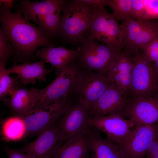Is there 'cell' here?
Segmentation results:
<instances>
[{"mask_svg": "<svg viewBox=\"0 0 158 158\" xmlns=\"http://www.w3.org/2000/svg\"><path fill=\"white\" fill-rule=\"evenodd\" d=\"M90 151L87 134L79 138L66 142L52 158H90Z\"/></svg>", "mask_w": 158, "mask_h": 158, "instance_id": "obj_22", "label": "cell"}, {"mask_svg": "<svg viewBox=\"0 0 158 158\" xmlns=\"http://www.w3.org/2000/svg\"><path fill=\"white\" fill-rule=\"evenodd\" d=\"M45 63L44 61L40 60L33 62H24L21 65L15 64L10 68H6L5 71L9 75L17 74L22 84H33L37 80L41 82L45 81L47 75L52 71V68L46 67Z\"/></svg>", "mask_w": 158, "mask_h": 158, "instance_id": "obj_20", "label": "cell"}, {"mask_svg": "<svg viewBox=\"0 0 158 158\" xmlns=\"http://www.w3.org/2000/svg\"><path fill=\"white\" fill-rule=\"evenodd\" d=\"M64 139L62 130L57 121L19 151L32 154L37 158H52L61 147Z\"/></svg>", "mask_w": 158, "mask_h": 158, "instance_id": "obj_11", "label": "cell"}, {"mask_svg": "<svg viewBox=\"0 0 158 158\" xmlns=\"http://www.w3.org/2000/svg\"><path fill=\"white\" fill-rule=\"evenodd\" d=\"M77 45L79 52L76 60L79 65L85 70L105 75L118 52L85 36Z\"/></svg>", "mask_w": 158, "mask_h": 158, "instance_id": "obj_5", "label": "cell"}, {"mask_svg": "<svg viewBox=\"0 0 158 158\" xmlns=\"http://www.w3.org/2000/svg\"><path fill=\"white\" fill-rule=\"evenodd\" d=\"M87 134L91 152L90 158H126L118 146L104 139L95 128L91 126Z\"/></svg>", "mask_w": 158, "mask_h": 158, "instance_id": "obj_21", "label": "cell"}, {"mask_svg": "<svg viewBox=\"0 0 158 158\" xmlns=\"http://www.w3.org/2000/svg\"><path fill=\"white\" fill-rule=\"evenodd\" d=\"M78 97L68 96L23 117L26 134L40 133L52 126Z\"/></svg>", "mask_w": 158, "mask_h": 158, "instance_id": "obj_9", "label": "cell"}, {"mask_svg": "<svg viewBox=\"0 0 158 158\" xmlns=\"http://www.w3.org/2000/svg\"><path fill=\"white\" fill-rule=\"evenodd\" d=\"M146 8V0H132L131 15L133 18L142 20Z\"/></svg>", "mask_w": 158, "mask_h": 158, "instance_id": "obj_28", "label": "cell"}, {"mask_svg": "<svg viewBox=\"0 0 158 158\" xmlns=\"http://www.w3.org/2000/svg\"><path fill=\"white\" fill-rule=\"evenodd\" d=\"M89 121L92 127L106 135L109 141L119 147L126 141L131 128L135 126L131 120L118 114L89 118Z\"/></svg>", "mask_w": 158, "mask_h": 158, "instance_id": "obj_10", "label": "cell"}, {"mask_svg": "<svg viewBox=\"0 0 158 158\" xmlns=\"http://www.w3.org/2000/svg\"><path fill=\"white\" fill-rule=\"evenodd\" d=\"M13 0H0V4L6 7L11 8L12 7Z\"/></svg>", "mask_w": 158, "mask_h": 158, "instance_id": "obj_33", "label": "cell"}, {"mask_svg": "<svg viewBox=\"0 0 158 158\" xmlns=\"http://www.w3.org/2000/svg\"><path fill=\"white\" fill-rule=\"evenodd\" d=\"M157 91L158 92V85H157Z\"/></svg>", "mask_w": 158, "mask_h": 158, "instance_id": "obj_35", "label": "cell"}, {"mask_svg": "<svg viewBox=\"0 0 158 158\" xmlns=\"http://www.w3.org/2000/svg\"><path fill=\"white\" fill-rule=\"evenodd\" d=\"M14 53V49L5 34L0 30V63L6 66Z\"/></svg>", "mask_w": 158, "mask_h": 158, "instance_id": "obj_26", "label": "cell"}, {"mask_svg": "<svg viewBox=\"0 0 158 158\" xmlns=\"http://www.w3.org/2000/svg\"><path fill=\"white\" fill-rule=\"evenodd\" d=\"M84 4L94 6L104 5V0H79Z\"/></svg>", "mask_w": 158, "mask_h": 158, "instance_id": "obj_32", "label": "cell"}, {"mask_svg": "<svg viewBox=\"0 0 158 158\" xmlns=\"http://www.w3.org/2000/svg\"><path fill=\"white\" fill-rule=\"evenodd\" d=\"M149 62L158 59V37L144 45L140 49Z\"/></svg>", "mask_w": 158, "mask_h": 158, "instance_id": "obj_27", "label": "cell"}, {"mask_svg": "<svg viewBox=\"0 0 158 158\" xmlns=\"http://www.w3.org/2000/svg\"><path fill=\"white\" fill-rule=\"evenodd\" d=\"M41 92V89L34 87L13 89L9 92L10 98L6 104L19 116L24 117L34 110Z\"/></svg>", "mask_w": 158, "mask_h": 158, "instance_id": "obj_18", "label": "cell"}, {"mask_svg": "<svg viewBox=\"0 0 158 158\" xmlns=\"http://www.w3.org/2000/svg\"><path fill=\"white\" fill-rule=\"evenodd\" d=\"M120 25L112 13L104 6H95L91 26L84 36L104 43L117 52L121 51L119 42Z\"/></svg>", "mask_w": 158, "mask_h": 158, "instance_id": "obj_7", "label": "cell"}, {"mask_svg": "<svg viewBox=\"0 0 158 158\" xmlns=\"http://www.w3.org/2000/svg\"><path fill=\"white\" fill-rule=\"evenodd\" d=\"M84 72L76 60L69 64L52 82L41 89L40 99L32 113L68 96L78 95Z\"/></svg>", "mask_w": 158, "mask_h": 158, "instance_id": "obj_3", "label": "cell"}, {"mask_svg": "<svg viewBox=\"0 0 158 158\" xmlns=\"http://www.w3.org/2000/svg\"><path fill=\"white\" fill-rule=\"evenodd\" d=\"M90 109L79 96L57 120L66 142L87 134L91 126L89 121Z\"/></svg>", "mask_w": 158, "mask_h": 158, "instance_id": "obj_8", "label": "cell"}, {"mask_svg": "<svg viewBox=\"0 0 158 158\" xmlns=\"http://www.w3.org/2000/svg\"><path fill=\"white\" fill-rule=\"evenodd\" d=\"M128 102L126 97L120 88L115 83L111 82L91 109L89 117L113 114L123 117Z\"/></svg>", "mask_w": 158, "mask_h": 158, "instance_id": "obj_14", "label": "cell"}, {"mask_svg": "<svg viewBox=\"0 0 158 158\" xmlns=\"http://www.w3.org/2000/svg\"><path fill=\"white\" fill-rule=\"evenodd\" d=\"M123 117L128 118L135 126L158 123V92L128 100Z\"/></svg>", "mask_w": 158, "mask_h": 158, "instance_id": "obj_13", "label": "cell"}, {"mask_svg": "<svg viewBox=\"0 0 158 158\" xmlns=\"http://www.w3.org/2000/svg\"><path fill=\"white\" fill-rule=\"evenodd\" d=\"M5 66L0 63V99L6 104L8 98L9 92L12 90L20 88L21 84L18 78L9 76L5 71Z\"/></svg>", "mask_w": 158, "mask_h": 158, "instance_id": "obj_24", "label": "cell"}, {"mask_svg": "<svg viewBox=\"0 0 158 158\" xmlns=\"http://www.w3.org/2000/svg\"><path fill=\"white\" fill-rule=\"evenodd\" d=\"M133 54L132 80L127 99L154 95L157 92L158 80L153 66L147 60L141 49Z\"/></svg>", "mask_w": 158, "mask_h": 158, "instance_id": "obj_6", "label": "cell"}, {"mask_svg": "<svg viewBox=\"0 0 158 158\" xmlns=\"http://www.w3.org/2000/svg\"><path fill=\"white\" fill-rule=\"evenodd\" d=\"M66 1L64 0H47L41 2L21 0L18 10L28 21L34 22L41 28L46 16L64 5Z\"/></svg>", "mask_w": 158, "mask_h": 158, "instance_id": "obj_19", "label": "cell"}, {"mask_svg": "<svg viewBox=\"0 0 158 158\" xmlns=\"http://www.w3.org/2000/svg\"><path fill=\"white\" fill-rule=\"evenodd\" d=\"M158 20V0H146L145 13L142 20Z\"/></svg>", "mask_w": 158, "mask_h": 158, "instance_id": "obj_29", "label": "cell"}, {"mask_svg": "<svg viewBox=\"0 0 158 158\" xmlns=\"http://www.w3.org/2000/svg\"><path fill=\"white\" fill-rule=\"evenodd\" d=\"M4 150L8 158H37L32 154H23L19 151L13 150L8 146H6Z\"/></svg>", "mask_w": 158, "mask_h": 158, "instance_id": "obj_31", "label": "cell"}, {"mask_svg": "<svg viewBox=\"0 0 158 158\" xmlns=\"http://www.w3.org/2000/svg\"><path fill=\"white\" fill-rule=\"evenodd\" d=\"M119 42L121 49L130 55L158 37V23L134 19L120 25Z\"/></svg>", "mask_w": 158, "mask_h": 158, "instance_id": "obj_4", "label": "cell"}, {"mask_svg": "<svg viewBox=\"0 0 158 158\" xmlns=\"http://www.w3.org/2000/svg\"><path fill=\"white\" fill-rule=\"evenodd\" d=\"M111 83L104 74L84 69L79 95L90 110Z\"/></svg>", "mask_w": 158, "mask_h": 158, "instance_id": "obj_16", "label": "cell"}, {"mask_svg": "<svg viewBox=\"0 0 158 158\" xmlns=\"http://www.w3.org/2000/svg\"><path fill=\"white\" fill-rule=\"evenodd\" d=\"M2 133L8 140H16L22 138L26 134L23 117L18 116L6 119L3 124Z\"/></svg>", "mask_w": 158, "mask_h": 158, "instance_id": "obj_23", "label": "cell"}, {"mask_svg": "<svg viewBox=\"0 0 158 158\" xmlns=\"http://www.w3.org/2000/svg\"><path fill=\"white\" fill-rule=\"evenodd\" d=\"M154 62V64L153 66L158 80V59Z\"/></svg>", "mask_w": 158, "mask_h": 158, "instance_id": "obj_34", "label": "cell"}, {"mask_svg": "<svg viewBox=\"0 0 158 158\" xmlns=\"http://www.w3.org/2000/svg\"><path fill=\"white\" fill-rule=\"evenodd\" d=\"M132 57L125 51L118 52L105 75L115 83L127 98L131 85Z\"/></svg>", "mask_w": 158, "mask_h": 158, "instance_id": "obj_15", "label": "cell"}, {"mask_svg": "<svg viewBox=\"0 0 158 158\" xmlns=\"http://www.w3.org/2000/svg\"><path fill=\"white\" fill-rule=\"evenodd\" d=\"M79 52L77 48L72 49L62 46H49L37 49L35 57L51 64L52 67L55 68L57 76L69 64L76 60Z\"/></svg>", "mask_w": 158, "mask_h": 158, "instance_id": "obj_17", "label": "cell"}, {"mask_svg": "<svg viewBox=\"0 0 158 158\" xmlns=\"http://www.w3.org/2000/svg\"><path fill=\"white\" fill-rule=\"evenodd\" d=\"M135 126L119 147L126 158H145L151 143L158 133V123Z\"/></svg>", "mask_w": 158, "mask_h": 158, "instance_id": "obj_12", "label": "cell"}, {"mask_svg": "<svg viewBox=\"0 0 158 158\" xmlns=\"http://www.w3.org/2000/svg\"><path fill=\"white\" fill-rule=\"evenodd\" d=\"M11 8L1 6L0 30L14 49L15 61L28 62L35 56L38 48L54 46V42L41 28L29 23L19 10L13 13Z\"/></svg>", "mask_w": 158, "mask_h": 158, "instance_id": "obj_1", "label": "cell"}, {"mask_svg": "<svg viewBox=\"0 0 158 158\" xmlns=\"http://www.w3.org/2000/svg\"><path fill=\"white\" fill-rule=\"evenodd\" d=\"M95 7L79 0H66L58 35L63 42L78 44L91 26Z\"/></svg>", "mask_w": 158, "mask_h": 158, "instance_id": "obj_2", "label": "cell"}, {"mask_svg": "<svg viewBox=\"0 0 158 158\" xmlns=\"http://www.w3.org/2000/svg\"><path fill=\"white\" fill-rule=\"evenodd\" d=\"M132 0H104V5L109 6L117 20L134 19L131 15Z\"/></svg>", "mask_w": 158, "mask_h": 158, "instance_id": "obj_25", "label": "cell"}, {"mask_svg": "<svg viewBox=\"0 0 158 158\" xmlns=\"http://www.w3.org/2000/svg\"><path fill=\"white\" fill-rule=\"evenodd\" d=\"M145 158H158V133L151 143Z\"/></svg>", "mask_w": 158, "mask_h": 158, "instance_id": "obj_30", "label": "cell"}]
</instances>
